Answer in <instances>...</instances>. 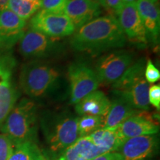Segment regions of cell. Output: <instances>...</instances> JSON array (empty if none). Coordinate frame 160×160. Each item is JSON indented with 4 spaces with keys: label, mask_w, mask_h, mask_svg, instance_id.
Masks as SVG:
<instances>
[{
    "label": "cell",
    "mask_w": 160,
    "mask_h": 160,
    "mask_svg": "<svg viewBox=\"0 0 160 160\" xmlns=\"http://www.w3.org/2000/svg\"><path fill=\"white\" fill-rule=\"evenodd\" d=\"M158 148L157 135H147L127 139L117 152L123 160H151Z\"/></svg>",
    "instance_id": "8fae6325"
},
{
    "label": "cell",
    "mask_w": 160,
    "mask_h": 160,
    "mask_svg": "<svg viewBox=\"0 0 160 160\" xmlns=\"http://www.w3.org/2000/svg\"><path fill=\"white\" fill-rule=\"evenodd\" d=\"M54 67L33 60L22 67L19 83L24 93L31 98L45 96L53 89L59 79Z\"/></svg>",
    "instance_id": "277c9868"
},
{
    "label": "cell",
    "mask_w": 160,
    "mask_h": 160,
    "mask_svg": "<svg viewBox=\"0 0 160 160\" xmlns=\"http://www.w3.org/2000/svg\"><path fill=\"white\" fill-rule=\"evenodd\" d=\"M116 17L126 39L138 44L147 42V32L138 13L136 3L124 5Z\"/></svg>",
    "instance_id": "7c38bea8"
},
{
    "label": "cell",
    "mask_w": 160,
    "mask_h": 160,
    "mask_svg": "<svg viewBox=\"0 0 160 160\" xmlns=\"http://www.w3.org/2000/svg\"><path fill=\"white\" fill-rule=\"evenodd\" d=\"M137 0H122L123 4L125 5V4H131V3H136Z\"/></svg>",
    "instance_id": "4dcf8cb0"
},
{
    "label": "cell",
    "mask_w": 160,
    "mask_h": 160,
    "mask_svg": "<svg viewBox=\"0 0 160 160\" xmlns=\"http://www.w3.org/2000/svg\"><path fill=\"white\" fill-rule=\"evenodd\" d=\"M64 13L69 18L75 29H78L99 17L101 6L92 0H68Z\"/></svg>",
    "instance_id": "5bb4252c"
},
{
    "label": "cell",
    "mask_w": 160,
    "mask_h": 160,
    "mask_svg": "<svg viewBox=\"0 0 160 160\" xmlns=\"http://www.w3.org/2000/svg\"><path fill=\"white\" fill-rule=\"evenodd\" d=\"M145 61L141 59L132 63L121 77L113 84V92L136 110L150 109L149 83L145 78Z\"/></svg>",
    "instance_id": "7a4b0ae2"
},
{
    "label": "cell",
    "mask_w": 160,
    "mask_h": 160,
    "mask_svg": "<svg viewBox=\"0 0 160 160\" xmlns=\"http://www.w3.org/2000/svg\"><path fill=\"white\" fill-rule=\"evenodd\" d=\"M105 153L108 152L95 145L88 136L78 138L61 152L56 160H91Z\"/></svg>",
    "instance_id": "9a60e30c"
},
{
    "label": "cell",
    "mask_w": 160,
    "mask_h": 160,
    "mask_svg": "<svg viewBox=\"0 0 160 160\" xmlns=\"http://www.w3.org/2000/svg\"><path fill=\"white\" fill-rule=\"evenodd\" d=\"M148 100L150 105H152L156 109H160V86L153 85L149 87Z\"/></svg>",
    "instance_id": "4316f807"
},
{
    "label": "cell",
    "mask_w": 160,
    "mask_h": 160,
    "mask_svg": "<svg viewBox=\"0 0 160 160\" xmlns=\"http://www.w3.org/2000/svg\"><path fill=\"white\" fill-rule=\"evenodd\" d=\"M133 63V57L125 51L108 53L97 60L95 66L99 83L113 84Z\"/></svg>",
    "instance_id": "30bf717a"
},
{
    "label": "cell",
    "mask_w": 160,
    "mask_h": 160,
    "mask_svg": "<svg viewBox=\"0 0 160 160\" xmlns=\"http://www.w3.org/2000/svg\"><path fill=\"white\" fill-rule=\"evenodd\" d=\"M13 144L35 142L37 131V106L29 99H21L8 115L1 128Z\"/></svg>",
    "instance_id": "3957f363"
},
{
    "label": "cell",
    "mask_w": 160,
    "mask_h": 160,
    "mask_svg": "<svg viewBox=\"0 0 160 160\" xmlns=\"http://www.w3.org/2000/svg\"><path fill=\"white\" fill-rule=\"evenodd\" d=\"M136 6L147 34L157 41L160 24L159 0H137Z\"/></svg>",
    "instance_id": "e0dca14e"
},
{
    "label": "cell",
    "mask_w": 160,
    "mask_h": 160,
    "mask_svg": "<svg viewBox=\"0 0 160 160\" xmlns=\"http://www.w3.org/2000/svg\"><path fill=\"white\" fill-rule=\"evenodd\" d=\"M92 1H94L96 2L99 3L100 6H102L103 7V3H104V0H92Z\"/></svg>",
    "instance_id": "1f68e13d"
},
{
    "label": "cell",
    "mask_w": 160,
    "mask_h": 160,
    "mask_svg": "<svg viewBox=\"0 0 160 160\" xmlns=\"http://www.w3.org/2000/svg\"><path fill=\"white\" fill-rule=\"evenodd\" d=\"M16 64L13 57L0 51V125L4 122L19 98L13 78Z\"/></svg>",
    "instance_id": "8992f818"
},
{
    "label": "cell",
    "mask_w": 160,
    "mask_h": 160,
    "mask_svg": "<svg viewBox=\"0 0 160 160\" xmlns=\"http://www.w3.org/2000/svg\"><path fill=\"white\" fill-rule=\"evenodd\" d=\"M57 39L30 28L19 41V51L27 59L51 57L60 51L62 45Z\"/></svg>",
    "instance_id": "9c48e42d"
},
{
    "label": "cell",
    "mask_w": 160,
    "mask_h": 160,
    "mask_svg": "<svg viewBox=\"0 0 160 160\" xmlns=\"http://www.w3.org/2000/svg\"><path fill=\"white\" fill-rule=\"evenodd\" d=\"M111 101L101 91H95L84 97L75 105L79 116L91 115L104 117L108 111Z\"/></svg>",
    "instance_id": "ac0fdd59"
},
{
    "label": "cell",
    "mask_w": 160,
    "mask_h": 160,
    "mask_svg": "<svg viewBox=\"0 0 160 160\" xmlns=\"http://www.w3.org/2000/svg\"><path fill=\"white\" fill-rule=\"evenodd\" d=\"M9 0H0V11L8 8V3Z\"/></svg>",
    "instance_id": "f546056e"
},
{
    "label": "cell",
    "mask_w": 160,
    "mask_h": 160,
    "mask_svg": "<svg viewBox=\"0 0 160 160\" xmlns=\"http://www.w3.org/2000/svg\"><path fill=\"white\" fill-rule=\"evenodd\" d=\"M68 0H41L40 9L53 13H64Z\"/></svg>",
    "instance_id": "cb8c5ba5"
},
{
    "label": "cell",
    "mask_w": 160,
    "mask_h": 160,
    "mask_svg": "<svg viewBox=\"0 0 160 160\" xmlns=\"http://www.w3.org/2000/svg\"><path fill=\"white\" fill-rule=\"evenodd\" d=\"M92 142L107 152H117L126 139L119 126L111 128H100L88 136Z\"/></svg>",
    "instance_id": "ffe728a7"
},
{
    "label": "cell",
    "mask_w": 160,
    "mask_h": 160,
    "mask_svg": "<svg viewBox=\"0 0 160 160\" xmlns=\"http://www.w3.org/2000/svg\"><path fill=\"white\" fill-rule=\"evenodd\" d=\"M138 113V110L133 108L121 98H118L111 102L108 111L103 117L102 128H111L117 127L126 119Z\"/></svg>",
    "instance_id": "d6986e66"
},
{
    "label": "cell",
    "mask_w": 160,
    "mask_h": 160,
    "mask_svg": "<svg viewBox=\"0 0 160 160\" xmlns=\"http://www.w3.org/2000/svg\"><path fill=\"white\" fill-rule=\"evenodd\" d=\"M26 21L6 8L0 11V51H6L25 33Z\"/></svg>",
    "instance_id": "4fadbf2b"
},
{
    "label": "cell",
    "mask_w": 160,
    "mask_h": 160,
    "mask_svg": "<svg viewBox=\"0 0 160 160\" xmlns=\"http://www.w3.org/2000/svg\"><path fill=\"white\" fill-rule=\"evenodd\" d=\"M126 39L117 18L108 15L96 18L78 28L71 45L76 51L98 53L123 47Z\"/></svg>",
    "instance_id": "6da1fadb"
},
{
    "label": "cell",
    "mask_w": 160,
    "mask_h": 160,
    "mask_svg": "<svg viewBox=\"0 0 160 160\" xmlns=\"http://www.w3.org/2000/svg\"><path fill=\"white\" fill-rule=\"evenodd\" d=\"M145 78L149 84L157 82L160 79L159 70L153 65L151 59L148 60L145 65Z\"/></svg>",
    "instance_id": "484cf974"
},
{
    "label": "cell",
    "mask_w": 160,
    "mask_h": 160,
    "mask_svg": "<svg viewBox=\"0 0 160 160\" xmlns=\"http://www.w3.org/2000/svg\"><path fill=\"white\" fill-rule=\"evenodd\" d=\"M30 28L55 39L73 34L75 27L64 13H53L43 10L31 17Z\"/></svg>",
    "instance_id": "52a82bcc"
},
{
    "label": "cell",
    "mask_w": 160,
    "mask_h": 160,
    "mask_svg": "<svg viewBox=\"0 0 160 160\" xmlns=\"http://www.w3.org/2000/svg\"><path fill=\"white\" fill-rule=\"evenodd\" d=\"M28 1H31V2H40L41 0H28Z\"/></svg>",
    "instance_id": "d6a6232c"
},
{
    "label": "cell",
    "mask_w": 160,
    "mask_h": 160,
    "mask_svg": "<svg viewBox=\"0 0 160 160\" xmlns=\"http://www.w3.org/2000/svg\"><path fill=\"white\" fill-rule=\"evenodd\" d=\"M103 117L98 116L84 115L78 117L77 128L79 137H88L102 128Z\"/></svg>",
    "instance_id": "603a6c76"
},
{
    "label": "cell",
    "mask_w": 160,
    "mask_h": 160,
    "mask_svg": "<svg viewBox=\"0 0 160 160\" xmlns=\"http://www.w3.org/2000/svg\"><path fill=\"white\" fill-rule=\"evenodd\" d=\"M124 5L122 0H104L103 8L117 14Z\"/></svg>",
    "instance_id": "83f0119b"
},
{
    "label": "cell",
    "mask_w": 160,
    "mask_h": 160,
    "mask_svg": "<svg viewBox=\"0 0 160 160\" xmlns=\"http://www.w3.org/2000/svg\"><path fill=\"white\" fill-rule=\"evenodd\" d=\"M71 103L76 105L84 97L97 91L99 81L94 70L86 63L73 62L68 68Z\"/></svg>",
    "instance_id": "ba28073f"
},
{
    "label": "cell",
    "mask_w": 160,
    "mask_h": 160,
    "mask_svg": "<svg viewBox=\"0 0 160 160\" xmlns=\"http://www.w3.org/2000/svg\"><path fill=\"white\" fill-rule=\"evenodd\" d=\"M91 160H123L118 152H108L103 153Z\"/></svg>",
    "instance_id": "f1b7e54d"
},
{
    "label": "cell",
    "mask_w": 160,
    "mask_h": 160,
    "mask_svg": "<svg viewBox=\"0 0 160 160\" xmlns=\"http://www.w3.org/2000/svg\"><path fill=\"white\" fill-rule=\"evenodd\" d=\"M77 122L78 117L68 113L44 118L42 125L46 142L52 153H60L79 138Z\"/></svg>",
    "instance_id": "5b68a950"
},
{
    "label": "cell",
    "mask_w": 160,
    "mask_h": 160,
    "mask_svg": "<svg viewBox=\"0 0 160 160\" xmlns=\"http://www.w3.org/2000/svg\"><path fill=\"white\" fill-rule=\"evenodd\" d=\"M7 8L26 21L39 11L40 2H31L28 0H9Z\"/></svg>",
    "instance_id": "7402d4cb"
},
{
    "label": "cell",
    "mask_w": 160,
    "mask_h": 160,
    "mask_svg": "<svg viewBox=\"0 0 160 160\" xmlns=\"http://www.w3.org/2000/svg\"><path fill=\"white\" fill-rule=\"evenodd\" d=\"M8 160H46L36 142H25L15 145Z\"/></svg>",
    "instance_id": "44dd1931"
},
{
    "label": "cell",
    "mask_w": 160,
    "mask_h": 160,
    "mask_svg": "<svg viewBox=\"0 0 160 160\" xmlns=\"http://www.w3.org/2000/svg\"><path fill=\"white\" fill-rule=\"evenodd\" d=\"M14 146V144L7 135L0 133V160L8 159Z\"/></svg>",
    "instance_id": "d4e9b609"
},
{
    "label": "cell",
    "mask_w": 160,
    "mask_h": 160,
    "mask_svg": "<svg viewBox=\"0 0 160 160\" xmlns=\"http://www.w3.org/2000/svg\"><path fill=\"white\" fill-rule=\"evenodd\" d=\"M142 113H138L132 116L119 125V131L126 139L159 133V125L151 118L144 117Z\"/></svg>",
    "instance_id": "2e32d148"
}]
</instances>
